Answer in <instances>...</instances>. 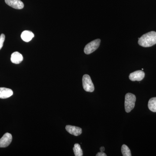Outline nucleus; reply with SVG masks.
Wrapping results in <instances>:
<instances>
[{
    "mask_svg": "<svg viewBox=\"0 0 156 156\" xmlns=\"http://www.w3.org/2000/svg\"><path fill=\"white\" fill-rule=\"evenodd\" d=\"M138 44L144 48L151 47L156 44V32L151 31L138 38Z\"/></svg>",
    "mask_w": 156,
    "mask_h": 156,
    "instance_id": "f257e3e1",
    "label": "nucleus"
},
{
    "mask_svg": "<svg viewBox=\"0 0 156 156\" xmlns=\"http://www.w3.org/2000/svg\"><path fill=\"white\" fill-rule=\"evenodd\" d=\"M136 97L132 93H128L125 96V108L126 112L129 113L135 106Z\"/></svg>",
    "mask_w": 156,
    "mask_h": 156,
    "instance_id": "f03ea898",
    "label": "nucleus"
},
{
    "mask_svg": "<svg viewBox=\"0 0 156 156\" xmlns=\"http://www.w3.org/2000/svg\"><path fill=\"white\" fill-rule=\"evenodd\" d=\"M101 43V40L96 39L87 44L84 48V53L86 54H90L95 51L99 48Z\"/></svg>",
    "mask_w": 156,
    "mask_h": 156,
    "instance_id": "7ed1b4c3",
    "label": "nucleus"
},
{
    "mask_svg": "<svg viewBox=\"0 0 156 156\" xmlns=\"http://www.w3.org/2000/svg\"><path fill=\"white\" fill-rule=\"evenodd\" d=\"M82 81L83 87L86 92H92L94 91L95 87L90 76L87 74L84 75Z\"/></svg>",
    "mask_w": 156,
    "mask_h": 156,
    "instance_id": "20e7f679",
    "label": "nucleus"
},
{
    "mask_svg": "<svg viewBox=\"0 0 156 156\" xmlns=\"http://www.w3.org/2000/svg\"><path fill=\"white\" fill-rule=\"evenodd\" d=\"M12 140V135L10 133H5L0 139V147H6L9 146Z\"/></svg>",
    "mask_w": 156,
    "mask_h": 156,
    "instance_id": "39448f33",
    "label": "nucleus"
},
{
    "mask_svg": "<svg viewBox=\"0 0 156 156\" xmlns=\"http://www.w3.org/2000/svg\"><path fill=\"white\" fill-rule=\"evenodd\" d=\"M145 76V73L142 70H137L131 73L129 75V79L132 81H140Z\"/></svg>",
    "mask_w": 156,
    "mask_h": 156,
    "instance_id": "423d86ee",
    "label": "nucleus"
},
{
    "mask_svg": "<svg viewBox=\"0 0 156 156\" xmlns=\"http://www.w3.org/2000/svg\"><path fill=\"white\" fill-rule=\"evenodd\" d=\"M8 5L16 9H22L24 7V4L20 0H5Z\"/></svg>",
    "mask_w": 156,
    "mask_h": 156,
    "instance_id": "0eeeda50",
    "label": "nucleus"
},
{
    "mask_svg": "<svg viewBox=\"0 0 156 156\" xmlns=\"http://www.w3.org/2000/svg\"><path fill=\"white\" fill-rule=\"evenodd\" d=\"M66 129L69 134L76 136H79L82 133V129L80 127L76 126L68 125L66 127Z\"/></svg>",
    "mask_w": 156,
    "mask_h": 156,
    "instance_id": "6e6552de",
    "label": "nucleus"
},
{
    "mask_svg": "<svg viewBox=\"0 0 156 156\" xmlns=\"http://www.w3.org/2000/svg\"><path fill=\"white\" fill-rule=\"evenodd\" d=\"M13 95L11 89L6 88H0V98L5 99L9 98Z\"/></svg>",
    "mask_w": 156,
    "mask_h": 156,
    "instance_id": "1a4fd4ad",
    "label": "nucleus"
},
{
    "mask_svg": "<svg viewBox=\"0 0 156 156\" xmlns=\"http://www.w3.org/2000/svg\"><path fill=\"white\" fill-rule=\"evenodd\" d=\"M11 60L12 63L18 64L22 62L23 60V57L22 54L19 52H15L11 54Z\"/></svg>",
    "mask_w": 156,
    "mask_h": 156,
    "instance_id": "9d476101",
    "label": "nucleus"
},
{
    "mask_svg": "<svg viewBox=\"0 0 156 156\" xmlns=\"http://www.w3.org/2000/svg\"><path fill=\"white\" fill-rule=\"evenodd\" d=\"M34 37V35L30 31H23L21 34V38L23 41L26 42H28L31 41L33 38Z\"/></svg>",
    "mask_w": 156,
    "mask_h": 156,
    "instance_id": "9b49d317",
    "label": "nucleus"
},
{
    "mask_svg": "<svg viewBox=\"0 0 156 156\" xmlns=\"http://www.w3.org/2000/svg\"><path fill=\"white\" fill-rule=\"evenodd\" d=\"M148 107L151 111L156 112V97L152 98L150 99L148 104Z\"/></svg>",
    "mask_w": 156,
    "mask_h": 156,
    "instance_id": "f8f14e48",
    "label": "nucleus"
},
{
    "mask_svg": "<svg viewBox=\"0 0 156 156\" xmlns=\"http://www.w3.org/2000/svg\"><path fill=\"white\" fill-rule=\"evenodd\" d=\"M74 153L75 155L76 156H83V151L81 149L80 145L78 144H75L73 148Z\"/></svg>",
    "mask_w": 156,
    "mask_h": 156,
    "instance_id": "ddd939ff",
    "label": "nucleus"
},
{
    "mask_svg": "<svg viewBox=\"0 0 156 156\" xmlns=\"http://www.w3.org/2000/svg\"><path fill=\"white\" fill-rule=\"evenodd\" d=\"M122 154L123 156H131V154L130 149L126 144H123L122 147Z\"/></svg>",
    "mask_w": 156,
    "mask_h": 156,
    "instance_id": "4468645a",
    "label": "nucleus"
},
{
    "mask_svg": "<svg viewBox=\"0 0 156 156\" xmlns=\"http://www.w3.org/2000/svg\"><path fill=\"white\" fill-rule=\"evenodd\" d=\"M5 34H2L1 36H0V50L2 48L3 44H4V42L5 41Z\"/></svg>",
    "mask_w": 156,
    "mask_h": 156,
    "instance_id": "2eb2a0df",
    "label": "nucleus"
},
{
    "mask_svg": "<svg viewBox=\"0 0 156 156\" xmlns=\"http://www.w3.org/2000/svg\"><path fill=\"white\" fill-rule=\"evenodd\" d=\"M96 156H106V154L104 153L103 152H100L98 153L96 155Z\"/></svg>",
    "mask_w": 156,
    "mask_h": 156,
    "instance_id": "dca6fc26",
    "label": "nucleus"
},
{
    "mask_svg": "<svg viewBox=\"0 0 156 156\" xmlns=\"http://www.w3.org/2000/svg\"><path fill=\"white\" fill-rule=\"evenodd\" d=\"M100 150L101 152H103L105 151V147H101L100 148Z\"/></svg>",
    "mask_w": 156,
    "mask_h": 156,
    "instance_id": "f3484780",
    "label": "nucleus"
}]
</instances>
